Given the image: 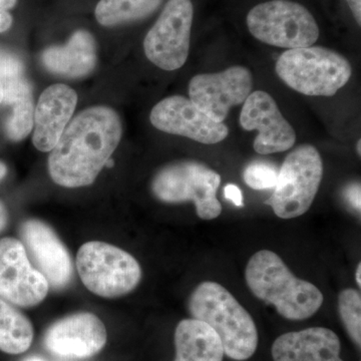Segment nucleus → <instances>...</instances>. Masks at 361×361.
Here are the masks:
<instances>
[{
	"instance_id": "1",
	"label": "nucleus",
	"mask_w": 361,
	"mask_h": 361,
	"mask_svg": "<svg viewBox=\"0 0 361 361\" xmlns=\"http://www.w3.org/2000/svg\"><path fill=\"white\" fill-rule=\"evenodd\" d=\"M122 137V123L115 111L94 106L78 114L49 158V173L66 188L89 186L110 160Z\"/></svg>"
},
{
	"instance_id": "2",
	"label": "nucleus",
	"mask_w": 361,
	"mask_h": 361,
	"mask_svg": "<svg viewBox=\"0 0 361 361\" xmlns=\"http://www.w3.org/2000/svg\"><path fill=\"white\" fill-rule=\"evenodd\" d=\"M254 295L272 304L282 317L304 320L322 307L324 297L315 285L294 276L274 252L261 250L252 256L245 271Z\"/></svg>"
},
{
	"instance_id": "3",
	"label": "nucleus",
	"mask_w": 361,
	"mask_h": 361,
	"mask_svg": "<svg viewBox=\"0 0 361 361\" xmlns=\"http://www.w3.org/2000/svg\"><path fill=\"white\" fill-rule=\"evenodd\" d=\"M194 319L206 323L219 336L224 355L234 360H249L257 349L259 336L253 318L225 287L203 282L188 304Z\"/></svg>"
},
{
	"instance_id": "4",
	"label": "nucleus",
	"mask_w": 361,
	"mask_h": 361,
	"mask_svg": "<svg viewBox=\"0 0 361 361\" xmlns=\"http://www.w3.org/2000/svg\"><path fill=\"white\" fill-rule=\"evenodd\" d=\"M276 73L291 89L311 97H332L348 84L351 66L341 54L322 47L288 49L278 59Z\"/></svg>"
},
{
	"instance_id": "5",
	"label": "nucleus",
	"mask_w": 361,
	"mask_h": 361,
	"mask_svg": "<svg viewBox=\"0 0 361 361\" xmlns=\"http://www.w3.org/2000/svg\"><path fill=\"white\" fill-rule=\"evenodd\" d=\"M75 264L85 286L104 298L127 295L142 279L139 262L127 251L104 242L84 244Z\"/></svg>"
},
{
	"instance_id": "6",
	"label": "nucleus",
	"mask_w": 361,
	"mask_h": 361,
	"mask_svg": "<svg viewBox=\"0 0 361 361\" xmlns=\"http://www.w3.org/2000/svg\"><path fill=\"white\" fill-rule=\"evenodd\" d=\"M247 26L255 39L273 47L293 49L314 44L319 27L302 4L291 0H270L254 6Z\"/></svg>"
},
{
	"instance_id": "7",
	"label": "nucleus",
	"mask_w": 361,
	"mask_h": 361,
	"mask_svg": "<svg viewBox=\"0 0 361 361\" xmlns=\"http://www.w3.org/2000/svg\"><path fill=\"white\" fill-rule=\"evenodd\" d=\"M323 177L319 152L311 145H303L286 157L274 193L265 202L281 219L300 217L310 210Z\"/></svg>"
},
{
	"instance_id": "8",
	"label": "nucleus",
	"mask_w": 361,
	"mask_h": 361,
	"mask_svg": "<svg viewBox=\"0 0 361 361\" xmlns=\"http://www.w3.org/2000/svg\"><path fill=\"white\" fill-rule=\"evenodd\" d=\"M221 176L198 161H180L161 169L152 190L157 198L170 204L193 202L203 220L219 217L222 206L217 199Z\"/></svg>"
},
{
	"instance_id": "9",
	"label": "nucleus",
	"mask_w": 361,
	"mask_h": 361,
	"mask_svg": "<svg viewBox=\"0 0 361 361\" xmlns=\"http://www.w3.org/2000/svg\"><path fill=\"white\" fill-rule=\"evenodd\" d=\"M194 7L191 0H169L144 42L147 58L161 70L176 71L190 51Z\"/></svg>"
},
{
	"instance_id": "10",
	"label": "nucleus",
	"mask_w": 361,
	"mask_h": 361,
	"mask_svg": "<svg viewBox=\"0 0 361 361\" xmlns=\"http://www.w3.org/2000/svg\"><path fill=\"white\" fill-rule=\"evenodd\" d=\"M49 291L47 279L33 267L20 240L0 239V298L20 307H33Z\"/></svg>"
},
{
	"instance_id": "11",
	"label": "nucleus",
	"mask_w": 361,
	"mask_h": 361,
	"mask_svg": "<svg viewBox=\"0 0 361 361\" xmlns=\"http://www.w3.org/2000/svg\"><path fill=\"white\" fill-rule=\"evenodd\" d=\"M252 87L250 71L234 66L221 73H203L192 78L189 99L216 122L223 123L232 106L246 101Z\"/></svg>"
},
{
	"instance_id": "12",
	"label": "nucleus",
	"mask_w": 361,
	"mask_h": 361,
	"mask_svg": "<svg viewBox=\"0 0 361 361\" xmlns=\"http://www.w3.org/2000/svg\"><path fill=\"white\" fill-rule=\"evenodd\" d=\"M20 235L30 262L44 275L49 288H66L73 279V261L51 226L44 221L26 220L20 226Z\"/></svg>"
},
{
	"instance_id": "13",
	"label": "nucleus",
	"mask_w": 361,
	"mask_h": 361,
	"mask_svg": "<svg viewBox=\"0 0 361 361\" xmlns=\"http://www.w3.org/2000/svg\"><path fill=\"white\" fill-rule=\"evenodd\" d=\"M149 120L161 132L189 137L201 144H217L229 134L224 123L216 122L191 99L182 96L167 97L157 104Z\"/></svg>"
},
{
	"instance_id": "14",
	"label": "nucleus",
	"mask_w": 361,
	"mask_h": 361,
	"mask_svg": "<svg viewBox=\"0 0 361 361\" xmlns=\"http://www.w3.org/2000/svg\"><path fill=\"white\" fill-rule=\"evenodd\" d=\"M240 125L245 130H257L254 149L261 155L288 151L296 141L295 130L282 116L276 102L267 92L256 90L243 103Z\"/></svg>"
},
{
	"instance_id": "15",
	"label": "nucleus",
	"mask_w": 361,
	"mask_h": 361,
	"mask_svg": "<svg viewBox=\"0 0 361 361\" xmlns=\"http://www.w3.org/2000/svg\"><path fill=\"white\" fill-rule=\"evenodd\" d=\"M108 341L103 322L90 312L65 316L45 331V348L54 355L70 358H89L101 353Z\"/></svg>"
},
{
	"instance_id": "16",
	"label": "nucleus",
	"mask_w": 361,
	"mask_h": 361,
	"mask_svg": "<svg viewBox=\"0 0 361 361\" xmlns=\"http://www.w3.org/2000/svg\"><path fill=\"white\" fill-rule=\"evenodd\" d=\"M75 90L66 85H54L42 92L35 115L32 142L42 152L56 146L77 106Z\"/></svg>"
},
{
	"instance_id": "17",
	"label": "nucleus",
	"mask_w": 361,
	"mask_h": 361,
	"mask_svg": "<svg viewBox=\"0 0 361 361\" xmlns=\"http://www.w3.org/2000/svg\"><path fill=\"white\" fill-rule=\"evenodd\" d=\"M336 332L311 327L278 337L272 346L274 361H343Z\"/></svg>"
},
{
	"instance_id": "18",
	"label": "nucleus",
	"mask_w": 361,
	"mask_h": 361,
	"mask_svg": "<svg viewBox=\"0 0 361 361\" xmlns=\"http://www.w3.org/2000/svg\"><path fill=\"white\" fill-rule=\"evenodd\" d=\"M47 70L65 77L78 78L94 70L97 63L96 42L90 32L78 30L63 47H49L42 54Z\"/></svg>"
},
{
	"instance_id": "19",
	"label": "nucleus",
	"mask_w": 361,
	"mask_h": 361,
	"mask_svg": "<svg viewBox=\"0 0 361 361\" xmlns=\"http://www.w3.org/2000/svg\"><path fill=\"white\" fill-rule=\"evenodd\" d=\"M174 361H223L224 349L219 336L200 320L184 319L175 330Z\"/></svg>"
},
{
	"instance_id": "20",
	"label": "nucleus",
	"mask_w": 361,
	"mask_h": 361,
	"mask_svg": "<svg viewBox=\"0 0 361 361\" xmlns=\"http://www.w3.org/2000/svg\"><path fill=\"white\" fill-rule=\"evenodd\" d=\"M35 336L30 320L13 304L0 298V351L7 355L25 353Z\"/></svg>"
},
{
	"instance_id": "21",
	"label": "nucleus",
	"mask_w": 361,
	"mask_h": 361,
	"mask_svg": "<svg viewBox=\"0 0 361 361\" xmlns=\"http://www.w3.org/2000/svg\"><path fill=\"white\" fill-rule=\"evenodd\" d=\"M163 0H101L96 7L99 25L115 26L141 20L158 8Z\"/></svg>"
},
{
	"instance_id": "22",
	"label": "nucleus",
	"mask_w": 361,
	"mask_h": 361,
	"mask_svg": "<svg viewBox=\"0 0 361 361\" xmlns=\"http://www.w3.org/2000/svg\"><path fill=\"white\" fill-rule=\"evenodd\" d=\"M338 310L342 323L358 348L361 345V296L355 289H345L339 294Z\"/></svg>"
},
{
	"instance_id": "23",
	"label": "nucleus",
	"mask_w": 361,
	"mask_h": 361,
	"mask_svg": "<svg viewBox=\"0 0 361 361\" xmlns=\"http://www.w3.org/2000/svg\"><path fill=\"white\" fill-rule=\"evenodd\" d=\"M13 106V113L7 120V137L13 141H20L32 132L33 127V106L32 96L23 97Z\"/></svg>"
},
{
	"instance_id": "24",
	"label": "nucleus",
	"mask_w": 361,
	"mask_h": 361,
	"mask_svg": "<svg viewBox=\"0 0 361 361\" xmlns=\"http://www.w3.org/2000/svg\"><path fill=\"white\" fill-rule=\"evenodd\" d=\"M279 169L269 161H254L244 171V180L254 190L270 189L276 186Z\"/></svg>"
},
{
	"instance_id": "25",
	"label": "nucleus",
	"mask_w": 361,
	"mask_h": 361,
	"mask_svg": "<svg viewBox=\"0 0 361 361\" xmlns=\"http://www.w3.org/2000/svg\"><path fill=\"white\" fill-rule=\"evenodd\" d=\"M23 66L13 54L0 51V82L23 77Z\"/></svg>"
},
{
	"instance_id": "26",
	"label": "nucleus",
	"mask_w": 361,
	"mask_h": 361,
	"mask_svg": "<svg viewBox=\"0 0 361 361\" xmlns=\"http://www.w3.org/2000/svg\"><path fill=\"white\" fill-rule=\"evenodd\" d=\"M360 183H355L346 188L345 198L348 203L350 204L355 210L360 213L361 211V200H360Z\"/></svg>"
},
{
	"instance_id": "27",
	"label": "nucleus",
	"mask_w": 361,
	"mask_h": 361,
	"mask_svg": "<svg viewBox=\"0 0 361 361\" xmlns=\"http://www.w3.org/2000/svg\"><path fill=\"white\" fill-rule=\"evenodd\" d=\"M224 196L227 200L231 201L235 206L243 207V195L241 190L234 184H228L224 188Z\"/></svg>"
},
{
	"instance_id": "28",
	"label": "nucleus",
	"mask_w": 361,
	"mask_h": 361,
	"mask_svg": "<svg viewBox=\"0 0 361 361\" xmlns=\"http://www.w3.org/2000/svg\"><path fill=\"white\" fill-rule=\"evenodd\" d=\"M13 16L8 11L0 9V33L6 32L13 25Z\"/></svg>"
},
{
	"instance_id": "29",
	"label": "nucleus",
	"mask_w": 361,
	"mask_h": 361,
	"mask_svg": "<svg viewBox=\"0 0 361 361\" xmlns=\"http://www.w3.org/2000/svg\"><path fill=\"white\" fill-rule=\"evenodd\" d=\"M358 25H361V0H346Z\"/></svg>"
},
{
	"instance_id": "30",
	"label": "nucleus",
	"mask_w": 361,
	"mask_h": 361,
	"mask_svg": "<svg viewBox=\"0 0 361 361\" xmlns=\"http://www.w3.org/2000/svg\"><path fill=\"white\" fill-rule=\"evenodd\" d=\"M8 222V213L4 204L0 202V232L4 231Z\"/></svg>"
},
{
	"instance_id": "31",
	"label": "nucleus",
	"mask_w": 361,
	"mask_h": 361,
	"mask_svg": "<svg viewBox=\"0 0 361 361\" xmlns=\"http://www.w3.org/2000/svg\"><path fill=\"white\" fill-rule=\"evenodd\" d=\"M16 2H18V0H0V9L9 11V9L16 6Z\"/></svg>"
},
{
	"instance_id": "32",
	"label": "nucleus",
	"mask_w": 361,
	"mask_h": 361,
	"mask_svg": "<svg viewBox=\"0 0 361 361\" xmlns=\"http://www.w3.org/2000/svg\"><path fill=\"white\" fill-rule=\"evenodd\" d=\"M361 264H358L357 269H356L355 273V279H356V283L358 284V286H361Z\"/></svg>"
},
{
	"instance_id": "33",
	"label": "nucleus",
	"mask_w": 361,
	"mask_h": 361,
	"mask_svg": "<svg viewBox=\"0 0 361 361\" xmlns=\"http://www.w3.org/2000/svg\"><path fill=\"white\" fill-rule=\"evenodd\" d=\"M6 166L4 165V163H1V161H0V180H1L2 179H4V177H6Z\"/></svg>"
},
{
	"instance_id": "34",
	"label": "nucleus",
	"mask_w": 361,
	"mask_h": 361,
	"mask_svg": "<svg viewBox=\"0 0 361 361\" xmlns=\"http://www.w3.org/2000/svg\"><path fill=\"white\" fill-rule=\"evenodd\" d=\"M4 101V87H2L1 82H0V104Z\"/></svg>"
},
{
	"instance_id": "35",
	"label": "nucleus",
	"mask_w": 361,
	"mask_h": 361,
	"mask_svg": "<svg viewBox=\"0 0 361 361\" xmlns=\"http://www.w3.org/2000/svg\"><path fill=\"white\" fill-rule=\"evenodd\" d=\"M25 361H44V360H42V358L37 357V356H35V357L27 358V360H25Z\"/></svg>"
},
{
	"instance_id": "36",
	"label": "nucleus",
	"mask_w": 361,
	"mask_h": 361,
	"mask_svg": "<svg viewBox=\"0 0 361 361\" xmlns=\"http://www.w3.org/2000/svg\"><path fill=\"white\" fill-rule=\"evenodd\" d=\"M360 146H361V142H360V141H358L357 142V151H358V154H361V149H360Z\"/></svg>"
}]
</instances>
